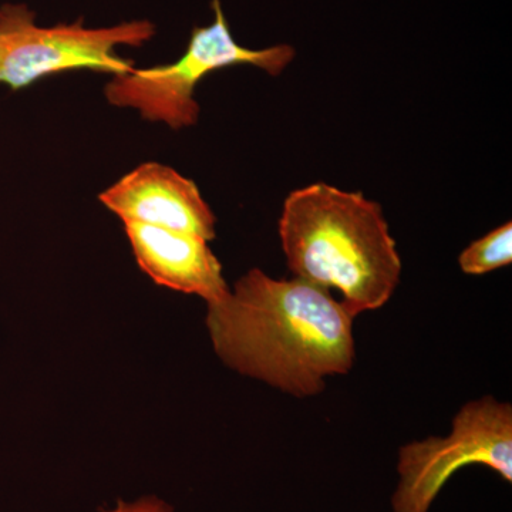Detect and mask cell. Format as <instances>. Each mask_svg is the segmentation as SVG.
<instances>
[{
	"instance_id": "cell-1",
	"label": "cell",
	"mask_w": 512,
	"mask_h": 512,
	"mask_svg": "<svg viewBox=\"0 0 512 512\" xmlns=\"http://www.w3.org/2000/svg\"><path fill=\"white\" fill-rule=\"evenodd\" d=\"M212 346L225 365L292 396L322 393L356 359L353 318L328 289L251 269L207 303Z\"/></svg>"
},
{
	"instance_id": "cell-2",
	"label": "cell",
	"mask_w": 512,
	"mask_h": 512,
	"mask_svg": "<svg viewBox=\"0 0 512 512\" xmlns=\"http://www.w3.org/2000/svg\"><path fill=\"white\" fill-rule=\"evenodd\" d=\"M279 238L295 278L336 289L353 319L383 308L402 276V259L379 202L315 183L286 197Z\"/></svg>"
},
{
	"instance_id": "cell-3",
	"label": "cell",
	"mask_w": 512,
	"mask_h": 512,
	"mask_svg": "<svg viewBox=\"0 0 512 512\" xmlns=\"http://www.w3.org/2000/svg\"><path fill=\"white\" fill-rule=\"evenodd\" d=\"M214 22L194 28L180 59L163 66L146 67L111 76L104 87L107 103L120 109L136 110L150 123L171 130L194 127L200 120V104L195 99L198 84L217 70L249 64L271 76H279L292 60L291 45L248 49L239 45L229 30L221 0H212Z\"/></svg>"
},
{
	"instance_id": "cell-4",
	"label": "cell",
	"mask_w": 512,
	"mask_h": 512,
	"mask_svg": "<svg viewBox=\"0 0 512 512\" xmlns=\"http://www.w3.org/2000/svg\"><path fill=\"white\" fill-rule=\"evenodd\" d=\"M151 20L87 28L84 20L42 26L25 3L0 5V84L13 92L52 74L92 70L119 76L134 69L117 47H141L156 36Z\"/></svg>"
},
{
	"instance_id": "cell-5",
	"label": "cell",
	"mask_w": 512,
	"mask_h": 512,
	"mask_svg": "<svg viewBox=\"0 0 512 512\" xmlns=\"http://www.w3.org/2000/svg\"><path fill=\"white\" fill-rule=\"evenodd\" d=\"M484 466L512 481V407L494 397L471 400L456 414L447 437H429L400 448V481L393 512H429L458 470Z\"/></svg>"
},
{
	"instance_id": "cell-6",
	"label": "cell",
	"mask_w": 512,
	"mask_h": 512,
	"mask_svg": "<svg viewBox=\"0 0 512 512\" xmlns=\"http://www.w3.org/2000/svg\"><path fill=\"white\" fill-rule=\"evenodd\" d=\"M99 200L123 222L187 232L208 242L215 238L217 218L200 188L168 165H138Z\"/></svg>"
},
{
	"instance_id": "cell-7",
	"label": "cell",
	"mask_w": 512,
	"mask_h": 512,
	"mask_svg": "<svg viewBox=\"0 0 512 512\" xmlns=\"http://www.w3.org/2000/svg\"><path fill=\"white\" fill-rule=\"evenodd\" d=\"M137 264L156 284L211 303L227 295L222 265L208 241L173 229L124 222Z\"/></svg>"
},
{
	"instance_id": "cell-8",
	"label": "cell",
	"mask_w": 512,
	"mask_h": 512,
	"mask_svg": "<svg viewBox=\"0 0 512 512\" xmlns=\"http://www.w3.org/2000/svg\"><path fill=\"white\" fill-rule=\"evenodd\" d=\"M512 262V224L501 225L484 237L471 242L460 256L458 265L467 275H485L511 265Z\"/></svg>"
},
{
	"instance_id": "cell-9",
	"label": "cell",
	"mask_w": 512,
	"mask_h": 512,
	"mask_svg": "<svg viewBox=\"0 0 512 512\" xmlns=\"http://www.w3.org/2000/svg\"><path fill=\"white\" fill-rule=\"evenodd\" d=\"M104 512H173V507L157 497H144L141 500L126 503L119 501L116 508Z\"/></svg>"
}]
</instances>
